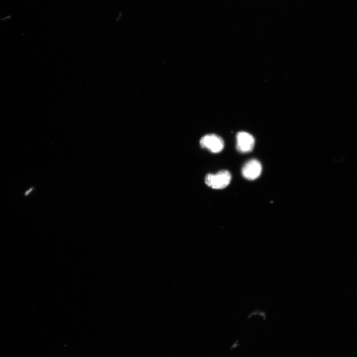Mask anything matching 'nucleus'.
Here are the masks:
<instances>
[{
  "instance_id": "4",
  "label": "nucleus",
  "mask_w": 357,
  "mask_h": 357,
  "mask_svg": "<svg viewBox=\"0 0 357 357\" xmlns=\"http://www.w3.org/2000/svg\"><path fill=\"white\" fill-rule=\"evenodd\" d=\"M261 172V164L256 159H251L247 162L241 170L243 177L249 180H254L258 178Z\"/></svg>"
},
{
  "instance_id": "2",
  "label": "nucleus",
  "mask_w": 357,
  "mask_h": 357,
  "mask_svg": "<svg viewBox=\"0 0 357 357\" xmlns=\"http://www.w3.org/2000/svg\"><path fill=\"white\" fill-rule=\"evenodd\" d=\"M200 145L202 148H206L214 153H218L223 149L224 142L219 136L214 134H207L203 136L200 140Z\"/></svg>"
},
{
  "instance_id": "1",
  "label": "nucleus",
  "mask_w": 357,
  "mask_h": 357,
  "mask_svg": "<svg viewBox=\"0 0 357 357\" xmlns=\"http://www.w3.org/2000/svg\"><path fill=\"white\" fill-rule=\"evenodd\" d=\"M231 180L230 173L224 170L215 174H208L205 178V182L212 188L220 189L227 187L230 184Z\"/></svg>"
},
{
  "instance_id": "3",
  "label": "nucleus",
  "mask_w": 357,
  "mask_h": 357,
  "mask_svg": "<svg viewBox=\"0 0 357 357\" xmlns=\"http://www.w3.org/2000/svg\"><path fill=\"white\" fill-rule=\"evenodd\" d=\"M237 149L240 153L251 152L254 146L255 140L250 134L240 131L237 134Z\"/></svg>"
},
{
  "instance_id": "5",
  "label": "nucleus",
  "mask_w": 357,
  "mask_h": 357,
  "mask_svg": "<svg viewBox=\"0 0 357 357\" xmlns=\"http://www.w3.org/2000/svg\"><path fill=\"white\" fill-rule=\"evenodd\" d=\"M32 189H33V188H31L30 189H29L28 190H27V191L25 192V195H28V194L29 193V192H30L32 190Z\"/></svg>"
}]
</instances>
